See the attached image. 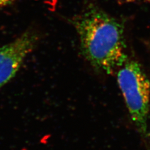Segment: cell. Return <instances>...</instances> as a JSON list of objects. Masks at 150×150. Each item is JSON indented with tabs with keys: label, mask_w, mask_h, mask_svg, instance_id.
I'll return each instance as SVG.
<instances>
[{
	"label": "cell",
	"mask_w": 150,
	"mask_h": 150,
	"mask_svg": "<svg viewBox=\"0 0 150 150\" xmlns=\"http://www.w3.org/2000/svg\"><path fill=\"white\" fill-rule=\"evenodd\" d=\"M117 1L123 3H131V2H137V1H143L150 3V0H117Z\"/></svg>",
	"instance_id": "277c9868"
},
{
	"label": "cell",
	"mask_w": 150,
	"mask_h": 150,
	"mask_svg": "<svg viewBox=\"0 0 150 150\" xmlns=\"http://www.w3.org/2000/svg\"><path fill=\"white\" fill-rule=\"evenodd\" d=\"M116 76L131 120L141 137L148 139L150 137L149 79L139 63L128 58L117 70Z\"/></svg>",
	"instance_id": "7a4b0ae2"
},
{
	"label": "cell",
	"mask_w": 150,
	"mask_h": 150,
	"mask_svg": "<svg viewBox=\"0 0 150 150\" xmlns=\"http://www.w3.org/2000/svg\"><path fill=\"white\" fill-rule=\"evenodd\" d=\"M38 40L35 31H27L10 43L0 46V89L15 76Z\"/></svg>",
	"instance_id": "3957f363"
},
{
	"label": "cell",
	"mask_w": 150,
	"mask_h": 150,
	"mask_svg": "<svg viewBox=\"0 0 150 150\" xmlns=\"http://www.w3.org/2000/svg\"><path fill=\"white\" fill-rule=\"evenodd\" d=\"M13 0H0V8L5 6L7 4L10 3Z\"/></svg>",
	"instance_id": "5b68a950"
},
{
	"label": "cell",
	"mask_w": 150,
	"mask_h": 150,
	"mask_svg": "<svg viewBox=\"0 0 150 150\" xmlns=\"http://www.w3.org/2000/svg\"><path fill=\"white\" fill-rule=\"evenodd\" d=\"M81 53L95 69L113 74L128 59L123 25L99 7L88 5L73 21Z\"/></svg>",
	"instance_id": "6da1fadb"
}]
</instances>
